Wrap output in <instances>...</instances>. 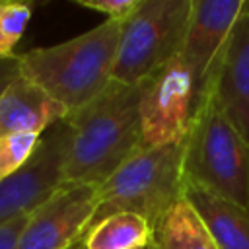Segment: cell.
<instances>
[{
  "label": "cell",
  "mask_w": 249,
  "mask_h": 249,
  "mask_svg": "<svg viewBox=\"0 0 249 249\" xmlns=\"http://www.w3.org/2000/svg\"><path fill=\"white\" fill-rule=\"evenodd\" d=\"M138 99V84L113 80L93 101L68 113L62 183L101 185L142 150Z\"/></svg>",
  "instance_id": "cell-1"
},
{
  "label": "cell",
  "mask_w": 249,
  "mask_h": 249,
  "mask_svg": "<svg viewBox=\"0 0 249 249\" xmlns=\"http://www.w3.org/2000/svg\"><path fill=\"white\" fill-rule=\"evenodd\" d=\"M123 23L105 19L58 45L18 54L19 72L39 84L68 113L82 109L113 82Z\"/></svg>",
  "instance_id": "cell-2"
},
{
  "label": "cell",
  "mask_w": 249,
  "mask_h": 249,
  "mask_svg": "<svg viewBox=\"0 0 249 249\" xmlns=\"http://www.w3.org/2000/svg\"><path fill=\"white\" fill-rule=\"evenodd\" d=\"M185 181L249 210V140L230 123L208 89L185 138Z\"/></svg>",
  "instance_id": "cell-3"
},
{
  "label": "cell",
  "mask_w": 249,
  "mask_h": 249,
  "mask_svg": "<svg viewBox=\"0 0 249 249\" xmlns=\"http://www.w3.org/2000/svg\"><path fill=\"white\" fill-rule=\"evenodd\" d=\"M185 142L142 148L99 185V206L93 224L115 212H134L152 226L183 196Z\"/></svg>",
  "instance_id": "cell-4"
},
{
  "label": "cell",
  "mask_w": 249,
  "mask_h": 249,
  "mask_svg": "<svg viewBox=\"0 0 249 249\" xmlns=\"http://www.w3.org/2000/svg\"><path fill=\"white\" fill-rule=\"evenodd\" d=\"M193 0H142L123 23L113 80L140 84L152 72L179 56Z\"/></svg>",
  "instance_id": "cell-5"
},
{
  "label": "cell",
  "mask_w": 249,
  "mask_h": 249,
  "mask_svg": "<svg viewBox=\"0 0 249 249\" xmlns=\"http://www.w3.org/2000/svg\"><path fill=\"white\" fill-rule=\"evenodd\" d=\"M138 88L142 148L185 142L198 101L193 74L181 56L152 72Z\"/></svg>",
  "instance_id": "cell-6"
},
{
  "label": "cell",
  "mask_w": 249,
  "mask_h": 249,
  "mask_svg": "<svg viewBox=\"0 0 249 249\" xmlns=\"http://www.w3.org/2000/svg\"><path fill=\"white\" fill-rule=\"evenodd\" d=\"M99 206V185L62 183L23 226L16 249H76Z\"/></svg>",
  "instance_id": "cell-7"
},
{
  "label": "cell",
  "mask_w": 249,
  "mask_h": 249,
  "mask_svg": "<svg viewBox=\"0 0 249 249\" xmlns=\"http://www.w3.org/2000/svg\"><path fill=\"white\" fill-rule=\"evenodd\" d=\"M66 140L68 126L60 121L41 136L29 163L0 183V224L29 216L62 185Z\"/></svg>",
  "instance_id": "cell-8"
},
{
  "label": "cell",
  "mask_w": 249,
  "mask_h": 249,
  "mask_svg": "<svg viewBox=\"0 0 249 249\" xmlns=\"http://www.w3.org/2000/svg\"><path fill=\"white\" fill-rule=\"evenodd\" d=\"M243 6L245 0H193L179 56L193 74L196 101H200V97L208 91L216 66Z\"/></svg>",
  "instance_id": "cell-9"
},
{
  "label": "cell",
  "mask_w": 249,
  "mask_h": 249,
  "mask_svg": "<svg viewBox=\"0 0 249 249\" xmlns=\"http://www.w3.org/2000/svg\"><path fill=\"white\" fill-rule=\"evenodd\" d=\"M208 89L230 123L249 140V0L233 25Z\"/></svg>",
  "instance_id": "cell-10"
},
{
  "label": "cell",
  "mask_w": 249,
  "mask_h": 249,
  "mask_svg": "<svg viewBox=\"0 0 249 249\" xmlns=\"http://www.w3.org/2000/svg\"><path fill=\"white\" fill-rule=\"evenodd\" d=\"M66 117L68 111L21 72H18V76L0 93V136H43Z\"/></svg>",
  "instance_id": "cell-11"
},
{
  "label": "cell",
  "mask_w": 249,
  "mask_h": 249,
  "mask_svg": "<svg viewBox=\"0 0 249 249\" xmlns=\"http://www.w3.org/2000/svg\"><path fill=\"white\" fill-rule=\"evenodd\" d=\"M185 198L198 212L218 249H249V210L185 181Z\"/></svg>",
  "instance_id": "cell-12"
},
{
  "label": "cell",
  "mask_w": 249,
  "mask_h": 249,
  "mask_svg": "<svg viewBox=\"0 0 249 249\" xmlns=\"http://www.w3.org/2000/svg\"><path fill=\"white\" fill-rule=\"evenodd\" d=\"M148 249H218L198 212L185 198L173 202L154 224Z\"/></svg>",
  "instance_id": "cell-13"
},
{
  "label": "cell",
  "mask_w": 249,
  "mask_h": 249,
  "mask_svg": "<svg viewBox=\"0 0 249 249\" xmlns=\"http://www.w3.org/2000/svg\"><path fill=\"white\" fill-rule=\"evenodd\" d=\"M154 226L140 214L115 212L91 224L76 249H148Z\"/></svg>",
  "instance_id": "cell-14"
},
{
  "label": "cell",
  "mask_w": 249,
  "mask_h": 249,
  "mask_svg": "<svg viewBox=\"0 0 249 249\" xmlns=\"http://www.w3.org/2000/svg\"><path fill=\"white\" fill-rule=\"evenodd\" d=\"M31 19V4L0 2V58H14L16 45Z\"/></svg>",
  "instance_id": "cell-15"
},
{
  "label": "cell",
  "mask_w": 249,
  "mask_h": 249,
  "mask_svg": "<svg viewBox=\"0 0 249 249\" xmlns=\"http://www.w3.org/2000/svg\"><path fill=\"white\" fill-rule=\"evenodd\" d=\"M39 142H41V136L37 134L0 136V183L29 163Z\"/></svg>",
  "instance_id": "cell-16"
},
{
  "label": "cell",
  "mask_w": 249,
  "mask_h": 249,
  "mask_svg": "<svg viewBox=\"0 0 249 249\" xmlns=\"http://www.w3.org/2000/svg\"><path fill=\"white\" fill-rule=\"evenodd\" d=\"M78 6L107 16L109 21L124 23L140 8L142 0H74Z\"/></svg>",
  "instance_id": "cell-17"
},
{
  "label": "cell",
  "mask_w": 249,
  "mask_h": 249,
  "mask_svg": "<svg viewBox=\"0 0 249 249\" xmlns=\"http://www.w3.org/2000/svg\"><path fill=\"white\" fill-rule=\"evenodd\" d=\"M27 222V216L12 220L8 224H0V249H16L18 239L23 231V226Z\"/></svg>",
  "instance_id": "cell-18"
},
{
  "label": "cell",
  "mask_w": 249,
  "mask_h": 249,
  "mask_svg": "<svg viewBox=\"0 0 249 249\" xmlns=\"http://www.w3.org/2000/svg\"><path fill=\"white\" fill-rule=\"evenodd\" d=\"M19 72V62H18V54L14 58H0V93L4 91V88L18 76Z\"/></svg>",
  "instance_id": "cell-19"
}]
</instances>
